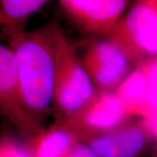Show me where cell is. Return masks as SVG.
<instances>
[{
    "label": "cell",
    "instance_id": "obj_17",
    "mask_svg": "<svg viewBox=\"0 0 157 157\" xmlns=\"http://www.w3.org/2000/svg\"><path fill=\"white\" fill-rule=\"evenodd\" d=\"M151 157H157V144H155V146H154Z\"/></svg>",
    "mask_w": 157,
    "mask_h": 157
},
{
    "label": "cell",
    "instance_id": "obj_13",
    "mask_svg": "<svg viewBox=\"0 0 157 157\" xmlns=\"http://www.w3.org/2000/svg\"><path fill=\"white\" fill-rule=\"evenodd\" d=\"M142 66L146 72L148 104L153 113L157 112V59L146 62Z\"/></svg>",
    "mask_w": 157,
    "mask_h": 157
},
{
    "label": "cell",
    "instance_id": "obj_3",
    "mask_svg": "<svg viewBox=\"0 0 157 157\" xmlns=\"http://www.w3.org/2000/svg\"><path fill=\"white\" fill-rule=\"evenodd\" d=\"M107 39L135 67L157 59V0L135 1Z\"/></svg>",
    "mask_w": 157,
    "mask_h": 157
},
{
    "label": "cell",
    "instance_id": "obj_8",
    "mask_svg": "<svg viewBox=\"0 0 157 157\" xmlns=\"http://www.w3.org/2000/svg\"><path fill=\"white\" fill-rule=\"evenodd\" d=\"M80 141L100 157H140L152 140L139 119Z\"/></svg>",
    "mask_w": 157,
    "mask_h": 157
},
{
    "label": "cell",
    "instance_id": "obj_12",
    "mask_svg": "<svg viewBox=\"0 0 157 157\" xmlns=\"http://www.w3.org/2000/svg\"><path fill=\"white\" fill-rule=\"evenodd\" d=\"M0 157H31L25 147L10 130L2 129L0 133Z\"/></svg>",
    "mask_w": 157,
    "mask_h": 157
},
{
    "label": "cell",
    "instance_id": "obj_16",
    "mask_svg": "<svg viewBox=\"0 0 157 157\" xmlns=\"http://www.w3.org/2000/svg\"><path fill=\"white\" fill-rule=\"evenodd\" d=\"M6 25H7V20L6 17L4 16V14L0 11V26H4L6 28Z\"/></svg>",
    "mask_w": 157,
    "mask_h": 157
},
{
    "label": "cell",
    "instance_id": "obj_11",
    "mask_svg": "<svg viewBox=\"0 0 157 157\" xmlns=\"http://www.w3.org/2000/svg\"><path fill=\"white\" fill-rule=\"evenodd\" d=\"M48 4L46 0H0V11L7 20L6 30L9 40L25 33L27 20Z\"/></svg>",
    "mask_w": 157,
    "mask_h": 157
},
{
    "label": "cell",
    "instance_id": "obj_7",
    "mask_svg": "<svg viewBox=\"0 0 157 157\" xmlns=\"http://www.w3.org/2000/svg\"><path fill=\"white\" fill-rule=\"evenodd\" d=\"M126 0H61L63 12L78 28L108 39L125 14Z\"/></svg>",
    "mask_w": 157,
    "mask_h": 157
},
{
    "label": "cell",
    "instance_id": "obj_6",
    "mask_svg": "<svg viewBox=\"0 0 157 157\" xmlns=\"http://www.w3.org/2000/svg\"><path fill=\"white\" fill-rule=\"evenodd\" d=\"M130 120V115L114 92H98L81 110L58 121L71 129L80 141L111 130Z\"/></svg>",
    "mask_w": 157,
    "mask_h": 157
},
{
    "label": "cell",
    "instance_id": "obj_10",
    "mask_svg": "<svg viewBox=\"0 0 157 157\" xmlns=\"http://www.w3.org/2000/svg\"><path fill=\"white\" fill-rule=\"evenodd\" d=\"M130 117L144 119L152 113L148 104L145 69L138 66L114 91Z\"/></svg>",
    "mask_w": 157,
    "mask_h": 157
},
{
    "label": "cell",
    "instance_id": "obj_5",
    "mask_svg": "<svg viewBox=\"0 0 157 157\" xmlns=\"http://www.w3.org/2000/svg\"><path fill=\"white\" fill-rule=\"evenodd\" d=\"M98 92H114L135 67L109 39L93 42L80 59Z\"/></svg>",
    "mask_w": 157,
    "mask_h": 157
},
{
    "label": "cell",
    "instance_id": "obj_1",
    "mask_svg": "<svg viewBox=\"0 0 157 157\" xmlns=\"http://www.w3.org/2000/svg\"><path fill=\"white\" fill-rule=\"evenodd\" d=\"M59 30L56 23H48L10 41L17 62L23 105L40 124L52 105Z\"/></svg>",
    "mask_w": 157,
    "mask_h": 157
},
{
    "label": "cell",
    "instance_id": "obj_4",
    "mask_svg": "<svg viewBox=\"0 0 157 157\" xmlns=\"http://www.w3.org/2000/svg\"><path fill=\"white\" fill-rule=\"evenodd\" d=\"M0 115L15 128L25 142L44 129L23 105L17 77V62L11 48L0 43Z\"/></svg>",
    "mask_w": 157,
    "mask_h": 157
},
{
    "label": "cell",
    "instance_id": "obj_2",
    "mask_svg": "<svg viewBox=\"0 0 157 157\" xmlns=\"http://www.w3.org/2000/svg\"><path fill=\"white\" fill-rule=\"evenodd\" d=\"M97 93L78 58L75 45L60 28L58 34L52 96V107L59 113L58 120L69 117L81 110Z\"/></svg>",
    "mask_w": 157,
    "mask_h": 157
},
{
    "label": "cell",
    "instance_id": "obj_15",
    "mask_svg": "<svg viewBox=\"0 0 157 157\" xmlns=\"http://www.w3.org/2000/svg\"><path fill=\"white\" fill-rule=\"evenodd\" d=\"M68 157H100L85 143L78 141Z\"/></svg>",
    "mask_w": 157,
    "mask_h": 157
},
{
    "label": "cell",
    "instance_id": "obj_9",
    "mask_svg": "<svg viewBox=\"0 0 157 157\" xmlns=\"http://www.w3.org/2000/svg\"><path fill=\"white\" fill-rule=\"evenodd\" d=\"M78 141L77 135L57 120L25 144L31 157H68Z\"/></svg>",
    "mask_w": 157,
    "mask_h": 157
},
{
    "label": "cell",
    "instance_id": "obj_14",
    "mask_svg": "<svg viewBox=\"0 0 157 157\" xmlns=\"http://www.w3.org/2000/svg\"><path fill=\"white\" fill-rule=\"evenodd\" d=\"M140 120L145 127L152 141H155V144H157V112L153 113L147 118Z\"/></svg>",
    "mask_w": 157,
    "mask_h": 157
}]
</instances>
